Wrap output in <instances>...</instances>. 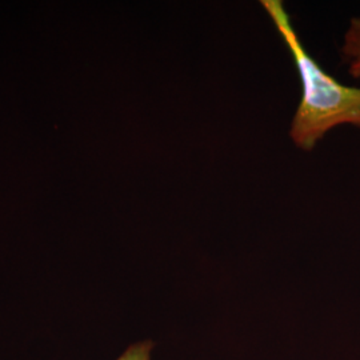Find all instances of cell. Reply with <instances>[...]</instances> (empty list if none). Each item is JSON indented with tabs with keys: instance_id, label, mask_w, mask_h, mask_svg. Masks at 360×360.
Returning <instances> with one entry per match:
<instances>
[{
	"instance_id": "6da1fadb",
	"label": "cell",
	"mask_w": 360,
	"mask_h": 360,
	"mask_svg": "<svg viewBox=\"0 0 360 360\" xmlns=\"http://www.w3.org/2000/svg\"><path fill=\"white\" fill-rule=\"evenodd\" d=\"M260 4L291 52L302 82V98L290 127V138L297 148L311 151L324 135L338 126L360 129V89L340 84L330 77L306 51L291 18L281 0Z\"/></svg>"
},
{
	"instance_id": "7a4b0ae2",
	"label": "cell",
	"mask_w": 360,
	"mask_h": 360,
	"mask_svg": "<svg viewBox=\"0 0 360 360\" xmlns=\"http://www.w3.org/2000/svg\"><path fill=\"white\" fill-rule=\"evenodd\" d=\"M343 59L348 65V72L354 77H360V18H352L345 43L342 47Z\"/></svg>"
},
{
	"instance_id": "3957f363",
	"label": "cell",
	"mask_w": 360,
	"mask_h": 360,
	"mask_svg": "<svg viewBox=\"0 0 360 360\" xmlns=\"http://www.w3.org/2000/svg\"><path fill=\"white\" fill-rule=\"evenodd\" d=\"M154 342L143 340L129 346L116 360H151Z\"/></svg>"
}]
</instances>
